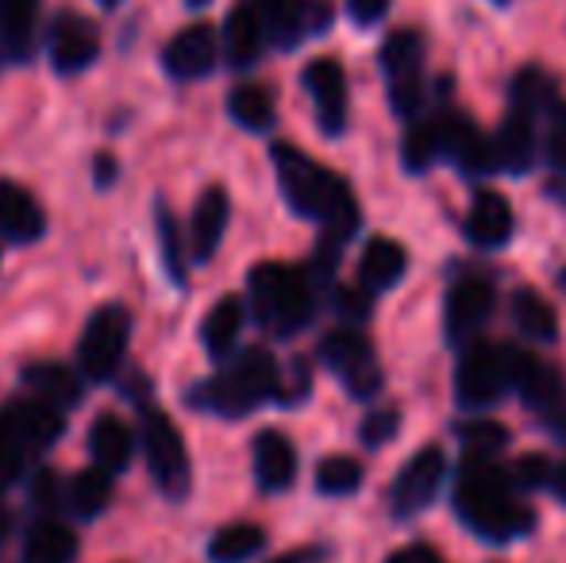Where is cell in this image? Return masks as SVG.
Segmentation results:
<instances>
[{"mask_svg": "<svg viewBox=\"0 0 566 563\" xmlns=\"http://www.w3.org/2000/svg\"><path fill=\"white\" fill-rule=\"evenodd\" d=\"M270 155H274L277 186H282L290 209L308 220H321L324 243H332V248L347 243L355 236L358 220H363L347 181L339 174H332L328 166H321L316 158H308L305 150L290 147V143H274Z\"/></svg>", "mask_w": 566, "mask_h": 563, "instance_id": "1", "label": "cell"}, {"mask_svg": "<svg viewBox=\"0 0 566 563\" xmlns=\"http://www.w3.org/2000/svg\"><path fill=\"white\" fill-rule=\"evenodd\" d=\"M454 505H459V518L485 541H516L536 525L528 505L513 498L505 471L482 456H470L462 463V475L454 482Z\"/></svg>", "mask_w": 566, "mask_h": 563, "instance_id": "2", "label": "cell"}, {"mask_svg": "<svg viewBox=\"0 0 566 563\" xmlns=\"http://www.w3.org/2000/svg\"><path fill=\"white\" fill-rule=\"evenodd\" d=\"M282 394V383H277V363L266 347H247L235 359L228 363L220 375L205 378L189 402L205 414L217 417H247L251 409H259L266 398Z\"/></svg>", "mask_w": 566, "mask_h": 563, "instance_id": "3", "label": "cell"}, {"mask_svg": "<svg viewBox=\"0 0 566 563\" xmlns=\"http://www.w3.org/2000/svg\"><path fill=\"white\" fill-rule=\"evenodd\" d=\"M251 290L254 316L274 336H293L313 321L316 309V285L305 271L282 263H259L247 279Z\"/></svg>", "mask_w": 566, "mask_h": 563, "instance_id": "4", "label": "cell"}, {"mask_svg": "<svg viewBox=\"0 0 566 563\" xmlns=\"http://www.w3.org/2000/svg\"><path fill=\"white\" fill-rule=\"evenodd\" d=\"M62 432V409L39 398H15L0 409V490L12 487L31 459H39Z\"/></svg>", "mask_w": 566, "mask_h": 563, "instance_id": "5", "label": "cell"}, {"mask_svg": "<svg viewBox=\"0 0 566 563\" xmlns=\"http://www.w3.org/2000/svg\"><path fill=\"white\" fill-rule=\"evenodd\" d=\"M378 66L386 74L389 105L401 121L428 108V39L420 28H394L378 46Z\"/></svg>", "mask_w": 566, "mask_h": 563, "instance_id": "6", "label": "cell"}, {"mask_svg": "<svg viewBox=\"0 0 566 563\" xmlns=\"http://www.w3.org/2000/svg\"><path fill=\"white\" fill-rule=\"evenodd\" d=\"M528 352L516 344H470L459 359L454 390L462 409H485L516 386Z\"/></svg>", "mask_w": 566, "mask_h": 563, "instance_id": "7", "label": "cell"}, {"mask_svg": "<svg viewBox=\"0 0 566 563\" xmlns=\"http://www.w3.org/2000/svg\"><path fill=\"white\" fill-rule=\"evenodd\" d=\"M254 8L266 31V46L274 51H297L305 39L324 35L336 20L332 0H254Z\"/></svg>", "mask_w": 566, "mask_h": 563, "instance_id": "8", "label": "cell"}, {"mask_svg": "<svg viewBox=\"0 0 566 563\" xmlns=\"http://www.w3.org/2000/svg\"><path fill=\"white\" fill-rule=\"evenodd\" d=\"M321 359L332 375L347 386L350 398H374L381 390V363L374 355L370 340L355 329H336L321 340Z\"/></svg>", "mask_w": 566, "mask_h": 563, "instance_id": "9", "label": "cell"}, {"mask_svg": "<svg viewBox=\"0 0 566 563\" xmlns=\"http://www.w3.org/2000/svg\"><path fill=\"white\" fill-rule=\"evenodd\" d=\"M143 451H147V467L155 475L158 490L170 498H186L189 494V456L181 432L163 409H147L143 414Z\"/></svg>", "mask_w": 566, "mask_h": 563, "instance_id": "10", "label": "cell"}, {"mask_svg": "<svg viewBox=\"0 0 566 563\" xmlns=\"http://www.w3.org/2000/svg\"><path fill=\"white\" fill-rule=\"evenodd\" d=\"M127 340H132V316H127V309L105 305L90 316L82 347H77V359H82V371L90 383H108L116 375L119 363H124Z\"/></svg>", "mask_w": 566, "mask_h": 563, "instance_id": "11", "label": "cell"}, {"mask_svg": "<svg viewBox=\"0 0 566 563\" xmlns=\"http://www.w3.org/2000/svg\"><path fill=\"white\" fill-rule=\"evenodd\" d=\"M301 85H305L308 101H313L316 124L324 136H343L350 121V93H347V70L339 66V59H313L301 70Z\"/></svg>", "mask_w": 566, "mask_h": 563, "instance_id": "12", "label": "cell"}, {"mask_svg": "<svg viewBox=\"0 0 566 563\" xmlns=\"http://www.w3.org/2000/svg\"><path fill=\"white\" fill-rule=\"evenodd\" d=\"M46 54L59 74H82L101 59V31L90 15L59 12L46 28Z\"/></svg>", "mask_w": 566, "mask_h": 563, "instance_id": "13", "label": "cell"}, {"mask_svg": "<svg viewBox=\"0 0 566 563\" xmlns=\"http://www.w3.org/2000/svg\"><path fill=\"white\" fill-rule=\"evenodd\" d=\"M443 479H448V456L443 448H424L401 467L394 490H389V505H394L397 518H412V513L428 510L440 494Z\"/></svg>", "mask_w": 566, "mask_h": 563, "instance_id": "14", "label": "cell"}, {"mask_svg": "<svg viewBox=\"0 0 566 563\" xmlns=\"http://www.w3.org/2000/svg\"><path fill=\"white\" fill-rule=\"evenodd\" d=\"M163 66L174 82H201L220 66V31L212 23H189L166 43Z\"/></svg>", "mask_w": 566, "mask_h": 563, "instance_id": "15", "label": "cell"}, {"mask_svg": "<svg viewBox=\"0 0 566 563\" xmlns=\"http://www.w3.org/2000/svg\"><path fill=\"white\" fill-rule=\"evenodd\" d=\"M436 116H440L443 155H448L462 174H470V178H485V174L497 170V166H493V143H490V136H485V132L478 128V124L470 121L467 113L440 108Z\"/></svg>", "mask_w": 566, "mask_h": 563, "instance_id": "16", "label": "cell"}, {"mask_svg": "<svg viewBox=\"0 0 566 563\" xmlns=\"http://www.w3.org/2000/svg\"><path fill=\"white\" fill-rule=\"evenodd\" d=\"M493 143V166L505 174H528L539 158V121L528 113L509 108L501 128L490 136Z\"/></svg>", "mask_w": 566, "mask_h": 563, "instance_id": "17", "label": "cell"}, {"mask_svg": "<svg viewBox=\"0 0 566 563\" xmlns=\"http://www.w3.org/2000/svg\"><path fill=\"white\" fill-rule=\"evenodd\" d=\"M493 285L482 279H462L451 285L448 309H443V321H448V336L454 344H467L478 332L485 329V321L493 316Z\"/></svg>", "mask_w": 566, "mask_h": 563, "instance_id": "18", "label": "cell"}, {"mask_svg": "<svg viewBox=\"0 0 566 563\" xmlns=\"http://www.w3.org/2000/svg\"><path fill=\"white\" fill-rule=\"evenodd\" d=\"M220 54H224L228 66H235V70L259 66V59L266 54V31H262L254 0H243V4H235L228 12L224 31H220Z\"/></svg>", "mask_w": 566, "mask_h": 563, "instance_id": "19", "label": "cell"}, {"mask_svg": "<svg viewBox=\"0 0 566 563\" xmlns=\"http://www.w3.org/2000/svg\"><path fill=\"white\" fill-rule=\"evenodd\" d=\"M46 232V212L35 197L15 181H0V240L31 243Z\"/></svg>", "mask_w": 566, "mask_h": 563, "instance_id": "20", "label": "cell"}, {"mask_svg": "<svg viewBox=\"0 0 566 563\" xmlns=\"http://www.w3.org/2000/svg\"><path fill=\"white\" fill-rule=\"evenodd\" d=\"M254 479L262 490H290L297 479V448L290 444V436L266 428L254 436Z\"/></svg>", "mask_w": 566, "mask_h": 563, "instance_id": "21", "label": "cell"}, {"mask_svg": "<svg viewBox=\"0 0 566 563\" xmlns=\"http://www.w3.org/2000/svg\"><path fill=\"white\" fill-rule=\"evenodd\" d=\"M231 217V201H228V189L224 186H212L201 194L193 209V220H189V248H193L197 263H209L217 256L220 240H224V228Z\"/></svg>", "mask_w": 566, "mask_h": 563, "instance_id": "22", "label": "cell"}, {"mask_svg": "<svg viewBox=\"0 0 566 563\" xmlns=\"http://www.w3.org/2000/svg\"><path fill=\"white\" fill-rule=\"evenodd\" d=\"M39 0H0V66L28 62L35 51Z\"/></svg>", "mask_w": 566, "mask_h": 563, "instance_id": "23", "label": "cell"}, {"mask_svg": "<svg viewBox=\"0 0 566 563\" xmlns=\"http://www.w3.org/2000/svg\"><path fill=\"white\" fill-rule=\"evenodd\" d=\"M467 236L478 248H505L513 240V209L497 189H482L470 201L467 212Z\"/></svg>", "mask_w": 566, "mask_h": 563, "instance_id": "24", "label": "cell"}, {"mask_svg": "<svg viewBox=\"0 0 566 563\" xmlns=\"http://www.w3.org/2000/svg\"><path fill=\"white\" fill-rule=\"evenodd\" d=\"M559 101H563L559 77L544 66H521L513 74V82H509V108L536 116V121H547V113H552Z\"/></svg>", "mask_w": 566, "mask_h": 563, "instance_id": "25", "label": "cell"}, {"mask_svg": "<svg viewBox=\"0 0 566 563\" xmlns=\"http://www.w3.org/2000/svg\"><path fill=\"white\" fill-rule=\"evenodd\" d=\"M405 267H409V256H405L401 243L378 236V240H370L363 251V263H358V285H363L370 298L374 293H386L405 279Z\"/></svg>", "mask_w": 566, "mask_h": 563, "instance_id": "26", "label": "cell"}, {"mask_svg": "<svg viewBox=\"0 0 566 563\" xmlns=\"http://www.w3.org/2000/svg\"><path fill=\"white\" fill-rule=\"evenodd\" d=\"M23 383H28L31 398L46 402L54 409H70L82 402V383L62 363H35V367L23 371Z\"/></svg>", "mask_w": 566, "mask_h": 563, "instance_id": "27", "label": "cell"}, {"mask_svg": "<svg viewBox=\"0 0 566 563\" xmlns=\"http://www.w3.org/2000/svg\"><path fill=\"white\" fill-rule=\"evenodd\" d=\"M132 428L119 421L116 414H105L90 425V456L97 467H105L108 475L124 471L127 459H132Z\"/></svg>", "mask_w": 566, "mask_h": 563, "instance_id": "28", "label": "cell"}, {"mask_svg": "<svg viewBox=\"0 0 566 563\" xmlns=\"http://www.w3.org/2000/svg\"><path fill=\"white\" fill-rule=\"evenodd\" d=\"M77 556V536L62 521H35L23 536V563H70Z\"/></svg>", "mask_w": 566, "mask_h": 563, "instance_id": "29", "label": "cell"}, {"mask_svg": "<svg viewBox=\"0 0 566 563\" xmlns=\"http://www.w3.org/2000/svg\"><path fill=\"white\" fill-rule=\"evenodd\" d=\"M443 158V139H440V116H412L409 132L401 139V163L409 174H424L432 170Z\"/></svg>", "mask_w": 566, "mask_h": 563, "instance_id": "30", "label": "cell"}, {"mask_svg": "<svg viewBox=\"0 0 566 563\" xmlns=\"http://www.w3.org/2000/svg\"><path fill=\"white\" fill-rule=\"evenodd\" d=\"M228 113L239 128L247 132H270L277 121V105H274V93L259 82H243L228 93Z\"/></svg>", "mask_w": 566, "mask_h": 563, "instance_id": "31", "label": "cell"}, {"mask_svg": "<svg viewBox=\"0 0 566 563\" xmlns=\"http://www.w3.org/2000/svg\"><path fill=\"white\" fill-rule=\"evenodd\" d=\"M239 332H243V301L239 298H220L217 305L205 316L201 340L209 347L212 359H228L239 344Z\"/></svg>", "mask_w": 566, "mask_h": 563, "instance_id": "32", "label": "cell"}, {"mask_svg": "<svg viewBox=\"0 0 566 563\" xmlns=\"http://www.w3.org/2000/svg\"><path fill=\"white\" fill-rule=\"evenodd\" d=\"M513 321H516V329H521L528 340H536V344H552V340L559 336V316H555V305L536 290H516Z\"/></svg>", "mask_w": 566, "mask_h": 563, "instance_id": "33", "label": "cell"}, {"mask_svg": "<svg viewBox=\"0 0 566 563\" xmlns=\"http://www.w3.org/2000/svg\"><path fill=\"white\" fill-rule=\"evenodd\" d=\"M108 498H113V475H108L105 467L93 463L74 475V482L66 487L62 502H66L77 518H97V513H105Z\"/></svg>", "mask_w": 566, "mask_h": 563, "instance_id": "34", "label": "cell"}, {"mask_svg": "<svg viewBox=\"0 0 566 563\" xmlns=\"http://www.w3.org/2000/svg\"><path fill=\"white\" fill-rule=\"evenodd\" d=\"M262 544H266V533H262L259 525H228L212 536L209 560L212 563H247L251 556H259Z\"/></svg>", "mask_w": 566, "mask_h": 563, "instance_id": "35", "label": "cell"}, {"mask_svg": "<svg viewBox=\"0 0 566 563\" xmlns=\"http://www.w3.org/2000/svg\"><path fill=\"white\" fill-rule=\"evenodd\" d=\"M363 479H366L363 463L350 456H328L316 467V487H321V494H332V498L355 494V490L363 487Z\"/></svg>", "mask_w": 566, "mask_h": 563, "instance_id": "36", "label": "cell"}, {"mask_svg": "<svg viewBox=\"0 0 566 563\" xmlns=\"http://www.w3.org/2000/svg\"><path fill=\"white\" fill-rule=\"evenodd\" d=\"M459 440L467 444L470 456L490 459V456H497V451L509 444V432L497 421H490V417H478V421L459 425Z\"/></svg>", "mask_w": 566, "mask_h": 563, "instance_id": "37", "label": "cell"}, {"mask_svg": "<svg viewBox=\"0 0 566 563\" xmlns=\"http://www.w3.org/2000/svg\"><path fill=\"white\" fill-rule=\"evenodd\" d=\"M158 240H163V259H166V271H170L174 282L186 279V251H181L178 240V220L166 205H158Z\"/></svg>", "mask_w": 566, "mask_h": 563, "instance_id": "38", "label": "cell"}, {"mask_svg": "<svg viewBox=\"0 0 566 563\" xmlns=\"http://www.w3.org/2000/svg\"><path fill=\"white\" fill-rule=\"evenodd\" d=\"M397 428H401V409L381 406V409H374V414H366V421L358 425V436H363L366 448L378 451V448H386V444L394 440Z\"/></svg>", "mask_w": 566, "mask_h": 563, "instance_id": "39", "label": "cell"}, {"mask_svg": "<svg viewBox=\"0 0 566 563\" xmlns=\"http://www.w3.org/2000/svg\"><path fill=\"white\" fill-rule=\"evenodd\" d=\"M544 158L555 170H566V101L547 113V136H544Z\"/></svg>", "mask_w": 566, "mask_h": 563, "instance_id": "40", "label": "cell"}, {"mask_svg": "<svg viewBox=\"0 0 566 563\" xmlns=\"http://www.w3.org/2000/svg\"><path fill=\"white\" fill-rule=\"evenodd\" d=\"M509 487H521V490H536L544 487L547 479H552V463H547L544 456H521L513 467L505 471Z\"/></svg>", "mask_w": 566, "mask_h": 563, "instance_id": "41", "label": "cell"}, {"mask_svg": "<svg viewBox=\"0 0 566 563\" xmlns=\"http://www.w3.org/2000/svg\"><path fill=\"white\" fill-rule=\"evenodd\" d=\"M343 8H347V20L355 23V28L370 31L386 20L389 8H394V0H343Z\"/></svg>", "mask_w": 566, "mask_h": 563, "instance_id": "42", "label": "cell"}, {"mask_svg": "<svg viewBox=\"0 0 566 563\" xmlns=\"http://www.w3.org/2000/svg\"><path fill=\"white\" fill-rule=\"evenodd\" d=\"M336 309L343 321H366L370 316V293L363 285H343L336 293Z\"/></svg>", "mask_w": 566, "mask_h": 563, "instance_id": "43", "label": "cell"}, {"mask_svg": "<svg viewBox=\"0 0 566 563\" xmlns=\"http://www.w3.org/2000/svg\"><path fill=\"white\" fill-rule=\"evenodd\" d=\"M31 502L43 505V510H54V505H59V482H54L51 471H39L35 475V487H31Z\"/></svg>", "mask_w": 566, "mask_h": 563, "instance_id": "44", "label": "cell"}, {"mask_svg": "<svg viewBox=\"0 0 566 563\" xmlns=\"http://www.w3.org/2000/svg\"><path fill=\"white\" fill-rule=\"evenodd\" d=\"M386 563H443V560L428 544H409V549H397Z\"/></svg>", "mask_w": 566, "mask_h": 563, "instance_id": "45", "label": "cell"}, {"mask_svg": "<svg viewBox=\"0 0 566 563\" xmlns=\"http://www.w3.org/2000/svg\"><path fill=\"white\" fill-rule=\"evenodd\" d=\"M93 178H97L101 186H113V178H116V158L113 155H101L97 163H93Z\"/></svg>", "mask_w": 566, "mask_h": 563, "instance_id": "46", "label": "cell"}, {"mask_svg": "<svg viewBox=\"0 0 566 563\" xmlns=\"http://www.w3.org/2000/svg\"><path fill=\"white\" fill-rule=\"evenodd\" d=\"M316 560V549H297V552H285V556L270 560V563H313Z\"/></svg>", "mask_w": 566, "mask_h": 563, "instance_id": "47", "label": "cell"}, {"mask_svg": "<svg viewBox=\"0 0 566 563\" xmlns=\"http://www.w3.org/2000/svg\"><path fill=\"white\" fill-rule=\"evenodd\" d=\"M547 194H552L555 201H566V170H555V178L547 181Z\"/></svg>", "mask_w": 566, "mask_h": 563, "instance_id": "48", "label": "cell"}, {"mask_svg": "<svg viewBox=\"0 0 566 563\" xmlns=\"http://www.w3.org/2000/svg\"><path fill=\"white\" fill-rule=\"evenodd\" d=\"M552 487H555V494H559L563 502H566V459L552 471Z\"/></svg>", "mask_w": 566, "mask_h": 563, "instance_id": "49", "label": "cell"}, {"mask_svg": "<svg viewBox=\"0 0 566 563\" xmlns=\"http://www.w3.org/2000/svg\"><path fill=\"white\" fill-rule=\"evenodd\" d=\"M186 4H189V8H205L209 0H186Z\"/></svg>", "mask_w": 566, "mask_h": 563, "instance_id": "50", "label": "cell"}, {"mask_svg": "<svg viewBox=\"0 0 566 563\" xmlns=\"http://www.w3.org/2000/svg\"><path fill=\"white\" fill-rule=\"evenodd\" d=\"M101 4H105V8H119L124 0H101Z\"/></svg>", "mask_w": 566, "mask_h": 563, "instance_id": "51", "label": "cell"}, {"mask_svg": "<svg viewBox=\"0 0 566 563\" xmlns=\"http://www.w3.org/2000/svg\"><path fill=\"white\" fill-rule=\"evenodd\" d=\"M493 4H501V8H505V4H513V0H493Z\"/></svg>", "mask_w": 566, "mask_h": 563, "instance_id": "52", "label": "cell"}, {"mask_svg": "<svg viewBox=\"0 0 566 563\" xmlns=\"http://www.w3.org/2000/svg\"><path fill=\"white\" fill-rule=\"evenodd\" d=\"M559 282H563V290H566V271H563V274H559Z\"/></svg>", "mask_w": 566, "mask_h": 563, "instance_id": "53", "label": "cell"}]
</instances>
